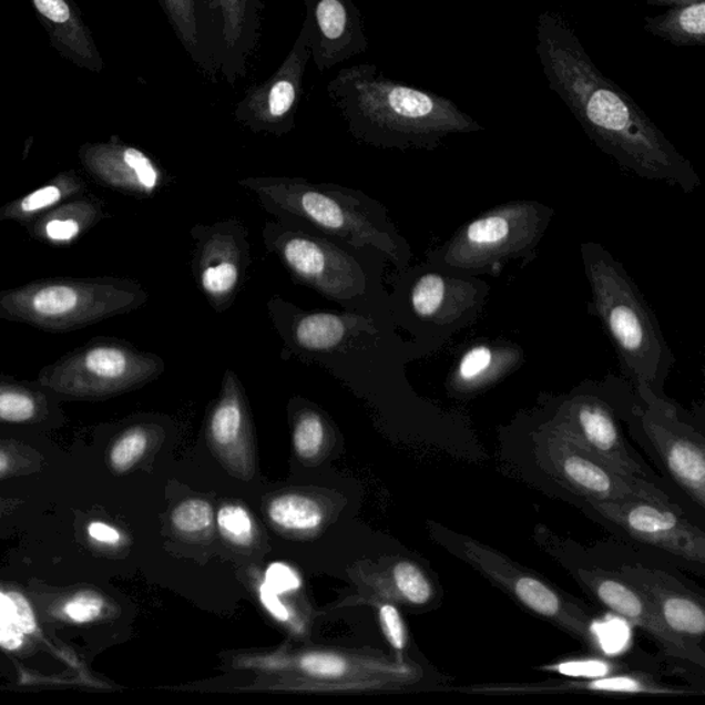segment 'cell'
<instances>
[{"label":"cell","instance_id":"obj_1","mask_svg":"<svg viewBox=\"0 0 705 705\" xmlns=\"http://www.w3.org/2000/svg\"><path fill=\"white\" fill-rule=\"evenodd\" d=\"M537 54L549 88L594 145L620 168L686 193L702 186L692 163L635 101L599 70L573 28L553 11L539 16Z\"/></svg>","mask_w":705,"mask_h":705},{"label":"cell","instance_id":"obj_2","mask_svg":"<svg viewBox=\"0 0 705 705\" xmlns=\"http://www.w3.org/2000/svg\"><path fill=\"white\" fill-rule=\"evenodd\" d=\"M327 93L351 134L375 146L435 151L448 136L484 132L453 101L397 82L374 64L343 68Z\"/></svg>","mask_w":705,"mask_h":705},{"label":"cell","instance_id":"obj_3","mask_svg":"<svg viewBox=\"0 0 705 705\" xmlns=\"http://www.w3.org/2000/svg\"><path fill=\"white\" fill-rule=\"evenodd\" d=\"M591 288L590 311L599 318L616 350L624 377L636 394L663 397V385L675 356L655 311L622 263L600 243L580 244Z\"/></svg>","mask_w":705,"mask_h":705},{"label":"cell","instance_id":"obj_4","mask_svg":"<svg viewBox=\"0 0 705 705\" xmlns=\"http://www.w3.org/2000/svg\"><path fill=\"white\" fill-rule=\"evenodd\" d=\"M232 667L254 674L243 691L371 692L398 689L420 676L417 665L402 658L327 647L238 653Z\"/></svg>","mask_w":705,"mask_h":705},{"label":"cell","instance_id":"obj_5","mask_svg":"<svg viewBox=\"0 0 705 705\" xmlns=\"http://www.w3.org/2000/svg\"><path fill=\"white\" fill-rule=\"evenodd\" d=\"M139 283L117 277H50L0 292V320L71 333L139 309Z\"/></svg>","mask_w":705,"mask_h":705},{"label":"cell","instance_id":"obj_6","mask_svg":"<svg viewBox=\"0 0 705 705\" xmlns=\"http://www.w3.org/2000/svg\"><path fill=\"white\" fill-rule=\"evenodd\" d=\"M554 208L537 201L499 204L466 222L440 247L430 249V265L473 276H499L505 264L532 263Z\"/></svg>","mask_w":705,"mask_h":705},{"label":"cell","instance_id":"obj_7","mask_svg":"<svg viewBox=\"0 0 705 705\" xmlns=\"http://www.w3.org/2000/svg\"><path fill=\"white\" fill-rule=\"evenodd\" d=\"M243 186L257 192L264 203L287 214L309 221L329 235L343 238L350 246H372L403 269L411 259V249L397 235L394 226L369 212L355 195L308 181L287 178H249Z\"/></svg>","mask_w":705,"mask_h":705},{"label":"cell","instance_id":"obj_8","mask_svg":"<svg viewBox=\"0 0 705 705\" xmlns=\"http://www.w3.org/2000/svg\"><path fill=\"white\" fill-rule=\"evenodd\" d=\"M164 362L126 340L96 337L42 368L38 382L59 400L94 401L141 388L163 372Z\"/></svg>","mask_w":705,"mask_h":705},{"label":"cell","instance_id":"obj_9","mask_svg":"<svg viewBox=\"0 0 705 705\" xmlns=\"http://www.w3.org/2000/svg\"><path fill=\"white\" fill-rule=\"evenodd\" d=\"M532 439L540 468L585 502L646 500L662 505H675L667 493L650 481L616 473L610 466L591 457L544 423L534 431Z\"/></svg>","mask_w":705,"mask_h":705},{"label":"cell","instance_id":"obj_10","mask_svg":"<svg viewBox=\"0 0 705 705\" xmlns=\"http://www.w3.org/2000/svg\"><path fill=\"white\" fill-rule=\"evenodd\" d=\"M453 550L477 571L509 593L528 611L559 625L576 636L591 651L600 653L602 645L594 624L582 607L568 601L559 591L534 574L521 570L508 556L469 538L453 537Z\"/></svg>","mask_w":705,"mask_h":705},{"label":"cell","instance_id":"obj_11","mask_svg":"<svg viewBox=\"0 0 705 705\" xmlns=\"http://www.w3.org/2000/svg\"><path fill=\"white\" fill-rule=\"evenodd\" d=\"M491 287L480 276L428 265L408 289L409 313L431 338L448 343L473 326L484 311Z\"/></svg>","mask_w":705,"mask_h":705},{"label":"cell","instance_id":"obj_12","mask_svg":"<svg viewBox=\"0 0 705 705\" xmlns=\"http://www.w3.org/2000/svg\"><path fill=\"white\" fill-rule=\"evenodd\" d=\"M310 44V24L305 19L282 65L267 81L248 88L236 105L238 123L254 133L284 135L293 132L304 95L306 68L311 60Z\"/></svg>","mask_w":705,"mask_h":705},{"label":"cell","instance_id":"obj_13","mask_svg":"<svg viewBox=\"0 0 705 705\" xmlns=\"http://www.w3.org/2000/svg\"><path fill=\"white\" fill-rule=\"evenodd\" d=\"M616 473L646 480L642 466L630 453L610 403L591 391L562 398L544 422Z\"/></svg>","mask_w":705,"mask_h":705},{"label":"cell","instance_id":"obj_14","mask_svg":"<svg viewBox=\"0 0 705 705\" xmlns=\"http://www.w3.org/2000/svg\"><path fill=\"white\" fill-rule=\"evenodd\" d=\"M644 407H634L647 439L661 453L671 476L680 487L704 508L705 505V448L704 439L686 423H682L673 403L663 397L640 391Z\"/></svg>","mask_w":705,"mask_h":705},{"label":"cell","instance_id":"obj_15","mask_svg":"<svg viewBox=\"0 0 705 705\" xmlns=\"http://www.w3.org/2000/svg\"><path fill=\"white\" fill-rule=\"evenodd\" d=\"M588 503L638 542L681 560L704 564L705 534L682 515L678 505H662L646 500Z\"/></svg>","mask_w":705,"mask_h":705},{"label":"cell","instance_id":"obj_16","mask_svg":"<svg viewBox=\"0 0 705 705\" xmlns=\"http://www.w3.org/2000/svg\"><path fill=\"white\" fill-rule=\"evenodd\" d=\"M275 247L298 280L328 298L348 300L366 292L367 277L360 264L324 238L287 232Z\"/></svg>","mask_w":705,"mask_h":705},{"label":"cell","instance_id":"obj_17","mask_svg":"<svg viewBox=\"0 0 705 705\" xmlns=\"http://www.w3.org/2000/svg\"><path fill=\"white\" fill-rule=\"evenodd\" d=\"M576 576L607 610L651 635L662 646L665 655L705 667L702 647L693 646L689 642L671 633L658 617L651 601L633 584L620 578L619 573L602 571L599 568L595 570L580 568L576 570Z\"/></svg>","mask_w":705,"mask_h":705},{"label":"cell","instance_id":"obj_18","mask_svg":"<svg viewBox=\"0 0 705 705\" xmlns=\"http://www.w3.org/2000/svg\"><path fill=\"white\" fill-rule=\"evenodd\" d=\"M311 60L320 73L366 53L369 42L361 11L352 0H305Z\"/></svg>","mask_w":705,"mask_h":705},{"label":"cell","instance_id":"obj_19","mask_svg":"<svg viewBox=\"0 0 705 705\" xmlns=\"http://www.w3.org/2000/svg\"><path fill=\"white\" fill-rule=\"evenodd\" d=\"M619 576L651 601L665 627L691 645L702 647L705 634L704 600L670 574L642 565H623ZM703 650V647H702Z\"/></svg>","mask_w":705,"mask_h":705},{"label":"cell","instance_id":"obj_20","mask_svg":"<svg viewBox=\"0 0 705 705\" xmlns=\"http://www.w3.org/2000/svg\"><path fill=\"white\" fill-rule=\"evenodd\" d=\"M210 447L233 476L244 481L255 473L252 422L243 390L235 374L227 371L224 388L210 415Z\"/></svg>","mask_w":705,"mask_h":705},{"label":"cell","instance_id":"obj_21","mask_svg":"<svg viewBox=\"0 0 705 705\" xmlns=\"http://www.w3.org/2000/svg\"><path fill=\"white\" fill-rule=\"evenodd\" d=\"M79 159L91 180L124 195L152 196L162 185V170L152 157L116 140L83 145Z\"/></svg>","mask_w":705,"mask_h":705},{"label":"cell","instance_id":"obj_22","mask_svg":"<svg viewBox=\"0 0 705 705\" xmlns=\"http://www.w3.org/2000/svg\"><path fill=\"white\" fill-rule=\"evenodd\" d=\"M525 351L513 340L481 338L459 352L447 377L448 394L458 398L484 394L525 364Z\"/></svg>","mask_w":705,"mask_h":705},{"label":"cell","instance_id":"obj_23","mask_svg":"<svg viewBox=\"0 0 705 705\" xmlns=\"http://www.w3.org/2000/svg\"><path fill=\"white\" fill-rule=\"evenodd\" d=\"M214 19L221 27V73L235 84L247 75L260 35V0H210Z\"/></svg>","mask_w":705,"mask_h":705},{"label":"cell","instance_id":"obj_24","mask_svg":"<svg viewBox=\"0 0 705 705\" xmlns=\"http://www.w3.org/2000/svg\"><path fill=\"white\" fill-rule=\"evenodd\" d=\"M167 16L176 39L193 64L213 79L221 72V27L214 19L210 0H157Z\"/></svg>","mask_w":705,"mask_h":705},{"label":"cell","instance_id":"obj_25","mask_svg":"<svg viewBox=\"0 0 705 705\" xmlns=\"http://www.w3.org/2000/svg\"><path fill=\"white\" fill-rule=\"evenodd\" d=\"M246 254L247 249L226 226H218L202 238L196 257L197 278L204 294L217 308H225L235 295Z\"/></svg>","mask_w":705,"mask_h":705},{"label":"cell","instance_id":"obj_26","mask_svg":"<svg viewBox=\"0 0 705 705\" xmlns=\"http://www.w3.org/2000/svg\"><path fill=\"white\" fill-rule=\"evenodd\" d=\"M108 217L104 203L84 192L49 210L27 224L25 229L33 241L50 246H70Z\"/></svg>","mask_w":705,"mask_h":705},{"label":"cell","instance_id":"obj_27","mask_svg":"<svg viewBox=\"0 0 705 705\" xmlns=\"http://www.w3.org/2000/svg\"><path fill=\"white\" fill-rule=\"evenodd\" d=\"M62 53L76 64L101 71L102 60L88 28L68 0H31Z\"/></svg>","mask_w":705,"mask_h":705},{"label":"cell","instance_id":"obj_28","mask_svg":"<svg viewBox=\"0 0 705 705\" xmlns=\"http://www.w3.org/2000/svg\"><path fill=\"white\" fill-rule=\"evenodd\" d=\"M38 380H19L0 375V423L32 425L59 418V402Z\"/></svg>","mask_w":705,"mask_h":705},{"label":"cell","instance_id":"obj_29","mask_svg":"<svg viewBox=\"0 0 705 705\" xmlns=\"http://www.w3.org/2000/svg\"><path fill=\"white\" fill-rule=\"evenodd\" d=\"M372 323L357 315L310 313L299 318L295 326V340L309 351H333L348 343L360 331H369Z\"/></svg>","mask_w":705,"mask_h":705},{"label":"cell","instance_id":"obj_30","mask_svg":"<svg viewBox=\"0 0 705 705\" xmlns=\"http://www.w3.org/2000/svg\"><path fill=\"white\" fill-rule=\"evenodd\" d=\"M84 192H88L86 181L75 170H68L55 175L48 184L0 207V222L16 221L25 226L60 203Z\"/></svg>","mask_w":705,"mask_h":705},{"label":"cell","instance_id":"obj_31","mask_svg":"<svg viewBox=\"0 0 705 705\" xmlns=\"http://www.w3.org/2000/svg\"><path fill=\"white\" fill-rule=\"evenodd\" d=\"M644 28L651 35L681 48L705 45V0L645 17Z\"/></svg>","mask_w":705,"mask_h":705},{"label":"cell","instance_id":"obj_32","mask_svg":"<svg viewBox=\"0 0 705 705\" xmlns=\"http://www.w3.org/2000/svg\"><path fill=\"white\" fill-rule=\"evenodd\" d=\"M267 519L284 532L310 537L320 531L326 513L316 499L303 493H284L266 505Z\"/></svg>","mask_w":705,"mask_h":705},{"label":"cell","instance_id":"obj_33","mask_svg":"<svg viewBox=\"0 0 705 705\" xmlns=\"http://www.w3.org/2000/svg\"><path fill=\"white\" fill-rule=\"evenodd\" d=\"M389 591L395 600L411 606L428 605L435 596L433 583L422 568L412 561L401 560L391 566Z\"/></svg>","mask_w":705,"mask_h":705},{"label":"cell","instance_id":"obj_34","mask_svg":"<svg viewBox=\"0 0 705 705\" xmlns=\"http://www.w3.org/2000/svg\"><path fill=\"white\" fill-rule=\"evenodd\" d=\"M550 689L566 691H591L605 693H623V695H664L674 691L668 689L653 681L651 676L642 674H610L584 682H571V684H562L560 686L550 687Z\"/></svg>","mask_w":705,"mask_h":705},{"label":"cell","instance_id":"obj_35","mask_svg":"<svg viewBox=\"0 0 705 705\" xmlns=\"http://www.w3.org/2000/svg\"><path fill=\"white\" fill-rule=\"evenodd\" d=\"M328 429L320 413L305 411L294 425L293 446L298 457L306 462L316 460L326 448Z\"/></svg>","mask_w":705,"mask_h":705},{"label":"cell","instance_id":"obj_36","mask_svg":"<svg viewBox=\"0 0 705 705\" xmlns=\"http://www.w3.org/2000/svg\"><path fill=\"white\" fill-rule=\"evenodd\" d=\"M150 442L151 433L146 426H134L127 429L112 446L111 468L116 473H127L144 457Z\"/></svg>","mask_w":705,"mask_h":705},{"label":"cell","instance_id":"obj_37","mask_svg":"<svg viewBox=\"0 0 705 705\" xmlns=\"http://www.w3.org/2000/svg\"><path fill=\"white\" fill-rule=\"evenodd\" d=\"M215 515L213 505L204 499H187L176 505L172 522L176 531L186 537H202L212 531Z\"/></svg>","mask_w":705,"mask_h":705},{"label":"cell","instance_id":"obj_38","mask_svg":"<svg viewBox=\"0 0 705 705\" xmlns=\"http://www.w3.org/2000/svg\"><path fill=\"white\" fill-rule=\"evenodd\" d=\"M217 525L222 537L238 548H248L257 537L253 515L242 504L222 505L217 514Z\"/></svg>","mask_w":705,"mask_h":705},{"label":"cell","instance_id":"obj_39","mask_svg":"<svg viewBox=\"0 0 705 705\" xmlns=\"http://www.w3.org/2000/svg\"><path fill=\"white\" fill-rule=\"evenodd\" d=\"M257 595L260 605L277 623L286 625L294 634L304 633L305 625L298 613L284 601L283 595H278L275 591L267 588L263 578L257 580Z\"/></svg>","mask_w":705,"mask_h":705},{"label":"cell","instance_id":"obj_40","mask_svg":"<svg viewBox=\"0 0 705 705\" xmlns=\"http://www.w3.org/2000/svg\"><path fill=\"white\" fill-rule=\"evenodd\" d=\"M378 617L380 629L384 631L386 641L397 653L406 651L408 634L406 623L395 602L382 601L378 604Z\"/></svg>","mask_w":705,"mask_h":705},{"label":"cell","instance_id":"obj_41","mask_svg":"<svg viewBox=\"0 0 705 705\" xmlns=\"http://www.w3.org/2000/svg\"><path fill=\"white\" fill-rule=\"evenodd\" d=\"M544 670L553 673L573 676V678H601V676L615 673V665L602 658H584V661H570L548 665Z\"/></svg>","mask_w":705,"mask_h":705},{"label":"cell","instance_id":"obj_42","mask_svg":"<svg viewBox=\"0 0 705 705\" xmlns=\"http://www.w3.org/2000/svg\"><path fill=\"white\" fill-rule=\"evenodd\" d=\"M265 584L278 595H289L303 589V579L286 562H273L266 568L263 578Z\"/></svg>","mask_w":705,"mask_h":705},{"label":"cell","instance_id":"obj_43","mask_svg":"<svg viewBox=\"0 0 705 705\" xmlns=\"http://www.w3.org/2000/svg\"><path fill=\"white\" fill-rule=\"evenodd\" d=\"M104 611V601L96 594H81L68 602L65 615L76 623L93 622Z\"/></svg>","mask_w":705,"mask_h":705},{"label":"cell","instance_id":"obj_44","mask_svg":"<svg viewBox=\"0 0 705 705\" xmlns=\"http://www.w3.org/2000/svg\"><path fill=\"white\" fill-rule=\"evenodd\" d=\"M10 601L11 606H13L17 625H19L20 630L24 631V633H32V631L35 630V620H33L27 601L17 594L11 595Z\"/></svg>","mask_w":705,"mask_h":705},{"label":"cell","instance_id":"obj_45","mask_svg":"<svg viewBox=\"0 0 705 705\" xmlns=\"http://www.w3.org/2000/svg\"><path fill=\"white\" fill-rule=\"evenodd\" d=\"M88 531L90 538H93L95 542L108 545H116L122 543L121 532H119L116 528L104 524V522H91Z\"/></svg>","mask_w":705,"mask_h":705},{"label":"cell","instance_id":"obj_46","mask_svg":"<svg viewBox=\"0 0 705 705\" xmlns=\"http://www.w3.org/2000/svg\"><path fill=\"white\" fill-rule=\"evenodd\" d=\"M644 2L657 8H675V6L689 4L698 0H644Z\"/></svg>","mask_w":705,"mask_h":705},{"label":"cell","instance_id":"obj_47","mask_svg":"<svg viewBox=\"0 0 705 705\" xmlns=\"http://www.w3.org/2000/svg\"><path fill=\"white\" fill-rule=\"evenodd\" d=\"M14 640H17V636L14 634H10L8 630L0 627V642H2V644L4 646H17L19 644H14Z\"/></svg>","mask_w":705,"mask_h":705},{"label":"cell","instance_id":"obj_48","mask_svg":"<svg viewBox=\"0 0 705 705\" xmlns=\"http://www.w3.org/2000/svg\"><path fill=\"white\" fill-rule=\"evenodd\" d=\"M9 469V459L6 454L0 451V474H4Z\"/></svg>","mask_w":705,"mask_h":705}]
</instances>
